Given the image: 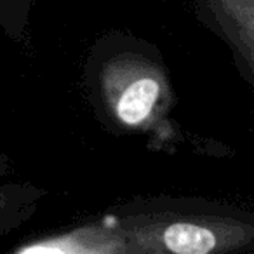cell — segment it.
Wrapping results in <instances>:
<instances>
[{"instance_id":"cell-3","label":"cell","mask_w":254,"mask_h":254,"mask_svg":"<svg viewBox=\"0 0 254 254\" xmlns=\"http://www.w3.org/2000/svg\"><path fill=\"white\" fill-rule=\"evenodd\" d=\"M204 28L230 49L254 98V0H190Z\"/></svg>"},{"instance_id":"cell-5","label":"cell","mask_w":254,"mask_h":254,"mask_svg":"<svg viewBox=\"0 0 254 254\" xmlns=\"http://www.w3.org/2000/svg\"><path fill=\"white\" fill-rule=\"evenodd\" d=\"M46 197V190L33 183L0 185V237L25 225Z\"/></svg>"},{"instance_id":"cell-1","label":"cell","mask_w":254,"mask_h":254,"mask_svg":"<svg viewBox=\"0 0 254 254\" xmlns=\"http://www.w3.org/2000/svg\"><path fill=\"white\" fill-rule=\"evenodd\" d=\"M84 89L98 120L119 136H146L157 146L180 141L174 89L159 49L126 32L94 42L84 63Z\"/></svg>"},{"instance_id":"cell-4","label":"cell","mask_w":254,"mask_h":254,"mask_svg":"<svg viewBox=\"0 0 254 254\" xmlns=\"http://www.w3.org/2000/svg\"><path fill=\"white\" fill-rule=\"evenodd\" d=\"M14 253L131 254V247L119 223L108 212L98 221L26 242L21 247H16Z\"/></svg>"},{"instance_id":"cell-7","label":"cell","mask_w":254,"mask_h":254,"mask_svg":"<svg viewBox=\"0 0 254 254\" xmlns=\"http://www.w3.org/2000/svg\"><path fill=\"white\" fill-rule=\"evenodd\" d=\"M12 173V162L2 150H0V176H9Z\"/></svg>"},{"instance_id":"cell-6","label":"cell","mask_w":254,"mask_h":254,"mask_svg":"<svg viewBox=\"0 0 254 254\" xmlns=\"http://www.w3.org/2000/svg\"><path fill=\"white\" fill-rule=\"evenodd\" d=\"M35 0H0V33L19 47L32 42V9Z\"/></svg>"},{"instance_id":"cell-2","label":"cell","mask_w":254,"mask_h":254,"mask_svg":"<svg viewBox=\"0 0 254 254\" xmlns=\"http://www.w3.org/2000/svg\"><path fill=\"white\" fill-rule=\"evenodd\" d=\"M131 254H228L254 249V212L200 197L136 198L113 209Z\"/></svg>"}]
</instances>
